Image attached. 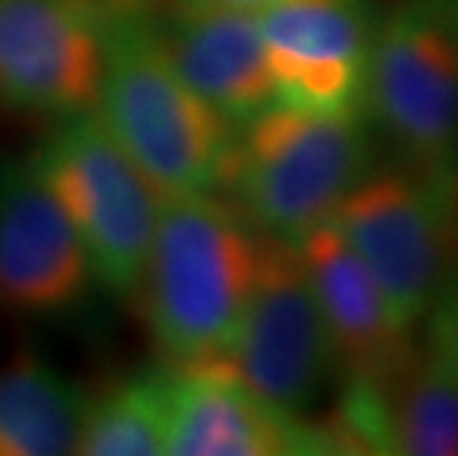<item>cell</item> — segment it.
<instances>
[{
  "instance_id": "cell-20",
  "label": "cell",
  "mask_w": 458,
  "mask_h": 456,
  "mask_svg": "<svg viewBox=\"0 0 458 456\" xmlns=\"http://www.w3.org/2000/svg\"><path fill=\"white\" fill-rule=\"evenodd\" d=\"M453 6H455V15H458V0H453Z\"/></svg>"
},
{
  "instance_id": "cell-10",
  "label": "cell",
  "mask_w": 458,
  "mask_h": 456,
  "mask_svg": "<svg viewBox=\"0 0 458 456\" xmlns=\"http://www.w3.org/2000/svg\"><path fill=\"white\" fill-rule=\"evenodd\" d=\"M98 288L83 240L27 154L0 158V312L65 314Z\"/></svg>"
},
{
  "instance_id": "cell-1",
  "label": "cell",
  "mask_w": 458,
  "mask_h": 456,
  "mask_svg": "<svg viewBox=\"0 0 458 456\" xmlns=\"http://www.w3.org/2000/svg\"><path fill=\"white\" fill-rule=\"evenodd\" d=\"M260 240L219 193L163 196L133 297L165 367L222 365L255 288Z\"/></svg>"
},
{
  "instance_id": "cell-6",
  "label": "cell",
  "mask_w": 458,
  "mask_h": 456,
  "mask_svg": "<svg viewBox=\"0 0 458 456\" xmlns=\"http://www.w3.org/2000/svg\"><path fill=\"white\" fill-rule=\"evenodd\" d=\"M328 222L411 329L458 270V178L369 169Z\"/></svg>"
},
{
  "instance_id": "cell-8",
  "label": "cell",
  "mask_w": 458,
  "mask_h": 456,
  "mask_svg": "<svg viewBox=\"0 0 458 456\" xmlns=\"http://www.w3.org/2000/svg\"><path fill=\"white\" fill-rule=\"evenodd\" d=\"M272 104L367 116V65L378 27L369 0H276L258 13Z\"/></svg>"
},
{
  "instance_id": "cell-16",
  "label": "cell",
  "mask_w": 458,
  "mask_h": 456,
  "mask_svg": "<svg viewBox=\"0 0 458 456\" xmlns=\"http://www.w3.org/2000/svg\"><path fill=\"white\" fill-rule=\"evenodd\" d=\"M172 412V367L136 371L92 391L81 456H165Z\"/></svg>"
},
{
  "instance_id": "cell-7",
  "label": "cell",
  "mask_w": 458,
  "mask_h": 456,
  "mask_svg": "<svg viewBox=\"0 0 458 456\" xmlns=\"http://www.w3.org/2000/svg\"><path fill=\"white\" fill-rule=\"evenodd\" d=\"M219 367L296 415L317 406L337 380L326 320L296 244L263 235L255 288Z\"/></svg>"
},
{
  "instance_id": "cell-19",
  "label": "cell",
  "mask_w": 458,
  "mask_h": 456,
  "mask_svg": "<svg viewBox=\"0 0 458 456\" xmlns=\"http://www.w3.org/2000/svg\"><path fill=\"white\" fill-rule=\"evenodd\" d=\"M178 4H204V6H228V9H246V13H260L276 0H178Z\"/></svg>"
},
{
  "instance_id": "cell-14",
  "label": "cell",
  "mask_w": 458,
  "mask_h": 456,
  "mask_svg": "<svg viewBox=\"0 0 458 456\" xmlns=\"http://www.w3.org/2000/svg\"><path fill=\"white\" fill-rule=\"evenodd\" d=\"M157 30L178 74L233 133L272 104L258 13L174 0Z\"/></svg>"
},
{
  "instance_id": "cell-11",
  "label": "cell",
  "mask_w": 458,
  "mask_h": 456,
  "mask_svg": "<svg viewBox=\"0 0 458 456\" xmlns=\"http://www.w3.org/2000/svg\"><path fill=\"white\" fill-rule=\"evenodd\" d=\"M337 453L458 456V376L423 341L376 385H340Z\"/></svg>"
},
{
  "instance_id": "cell-12",
  "label": "cell",
  "mask_w": 458,
  "mask_h": 456,
  "mask_svg": "<svg viewBox=\"0 0 458 456\" xmlns=\"http://www.w3.org/2000/svg\"><path fill=\"white\" fill-rule=\"evenodd\" d=\"M337 453L326 426L251 391L225 367H172L165 456H301Z\"/></svg>"
},
{
  "instance_id": "cell-15",
  "label": "cell",
  "mask_w": 458,
  "mask_h": 456,
  "mask_svg": "<svg viewBox=\"0 0 458 456\" xmlns=\"http://www.w3.org/2000/svg\"><path fill=\"white\" fill-rule=\"evenodd\" d=\"M92 391L45 358L0 367V456L77 453Z\"/></svg>"
},
{
  "instance_id": "cell-2",
  "label": "cell",
  "mask_w": 458,
  "mask_h": 456,
  "mask_svg": "<svg viewBox=\"0 0 458 456\" xmlns=\"http://www.w3.org/2000/svg\"><path fill=\"white\" fill-rule=\"evenodd\" d=\"M104 63L92 113L160 196L222 193L233 133L172 65L154 13L101 18Z\"/></svg>"
},
{
  "instance_id": "cell-5",
  "label": "cell",
  "mask_w": 458,
  "mask_h": 456,
  "mask_svg": "<svg viewBox=\"0 0 458 456\" xmlns=\"http://www.w3.org/2000/svg\"><path fill=\"white\" fill-rule=\"evenodd\" d=\"M364 113L405 169L458 178V15L453 0H403L378 18Z\"/></svg>"
},
{
  "instance_id": "cell-3",
  "label": "cell",
  "mask_w": 458,
  "mask_h": 456,
  "mask_svg": "<svg viewBox=\"0 0 458 456\" xmlns=\"http://www.w3.org/2000/svg\"><path fill=\"white\" fill-rule=\"evenodd\" d=\"M364 119L269 104L233 137L228 202L260 235L299 244L373 169Z\"/></svg>"
},
{
  "instance_id": "cell-17",
  "label": "cell",
  "mask_w": 458,
  "mask_h": 456,
  "mask_svg": "<svg viewBox=\"0 0 458 456\" xmlns=\"http://www.w3.org/2000/svg\"><path fill=\"white\" fill-rule=\"evenodd\" d=\"M428 332L426 341L444 356V362L453 367L458 376V270L446 281L441 297L428 308Z\"/></svg>"
},
{
  "instance_id": "cell-18",
  "label": "cell",
  "mask_w": 458,
  "mask_h": 456,
  "mask_svg": "<svg viewBox=\"0 0 458 456\" xmlns=\"http://www.w3.org/2000/svg\"><path fill=\"white\" fill-rule=\"evenodd\" d=\"M89 4L101 18H106L115 13H154L163 0H89Z\"/></svg>"
},
{
  "instance_id": "cell-4",
  "label": "cell",
  "mask_w": 458,
  "mask_h": 456,
  "mask_svg": "<svg viewBox=\"0 0 458 456\" xmlns=\"http://www.w3.org/2000/svg\"><path fill=\"white\" fill-rule=\"evenodd\" d=\"M83 240L98 288L131 299L163 196L92 110L56 119L27 154Z\"/></svg>"
},
{
  "instance_id": "cell-9",
  "label": "cell",
  "mask_w": 458,
  "mask_h": 456,
  "mask_svg": "<svg viewBox=\"0 0 458 456\" xmlns=\"http://www.w3.org/2000/svg\"><path fill=\"white\" fill-rule=\"evenodd\" d=\"M101 15L89 0H0V104L65 119L95 107Z\"/></svg>"
},
{
  "instance_id": "cell-13",
  "label": "cell",
  "mask_w": 458,
  "mask_h": 456,
  "mask_svg": "<svg viewBox=\"0 0 458 456\" xmlns=\"http://www.w3.org/2000/svg\"><path fill=\"white\" fill-rule=\"evenodd\" d=\"M310 288L326 320L340 385H376L414 347L405 326L337 228L323 222L299 240Z\"/></svg>"
}]
</instances>
